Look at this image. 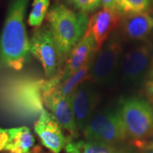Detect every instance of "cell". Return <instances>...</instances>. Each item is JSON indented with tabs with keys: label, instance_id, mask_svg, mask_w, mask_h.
Segmentation results:
<instances>
[{
	"label": "cell",
	"instance_id": "cell-3",
	"mask_svg": "<svg viewBox=\"0 0 153 153\" xmlns=\"http://www.w3.org/2000/svg\"><path fill=\"white\" fill-rule=\"evenodd\" d=\"M46 18L63 66L70 52L84 35L89 19L88 15L60 3L50 7Z\"/></svg>",
	"mask_w": 153,
	"mask_h": 153
},
{
	"label": "cell",
	"instance_id": "cell-25",
	"mask_svg": "<svg viewBox=\"0 0 153 153\" xmlns=\"http://www.w3.org/2000/svg\"><path fill=\"white\" fill-rule=\"evenodd\" d=\"M116 153H135L134 151H131L129 149H126V148H118L117 152Z\"/></svg>",
	"mask_w": 153,
	"mask_h": 153
},
{
	"label": "cell",
	"instance_id": "cell-9",
	"mask_svg": "<svg viewBox=\"0 0 153 153\" xmlns=\"http://www.w3.org/2000/svg\"><path fill=\"white\" fill-rule=\"evenodd\" d=\"M152 54V41L141 43L127 52L121 65L123 81L127 84H138L140 82L147 73Z\"/></svg>",
	"mask_w": 153,
	"mask_h": 153
},
{
	"label": "cell",
	"instance_id": "cell-12",
	"mask_svg": "<svg viewBox=\"0 0 153 153\" xmlns=\"http://www.w3.org/2000/svg\"><path fill=\"white\" fill-rule=\"evenodd\" d=\"M33 128L42 145L52 153H60L71 141L62 131V128L48 111H44L33 124Z\"/></svg>",
	"mask_w": 153,
	"mask_h": 153
},
{
	"label": "cell",
	"instance_id": "cell-14",
	"mask_svg": "<svg viewBox=\"0 0 153 153\" xmlns=\"http://www.w3.org/2000/svg\"><path fill=\"white\" fill-rule=\"evenodd\" d=\"M123 35L132 41H151L153 37V14L141 13L124 16L121 21Z\"/></svg>",
	"mask_w": 153,
	"mask_h": 153
},
{
	"label": "cell",
	"instance_id": "cell-10",
	"mask_svg": "<svg viewBox=\"0 0 153 153\" xmlns=\"http://www.w3.org/2000/svg\"><path fill=\"white\" fill-rule=\"evenodd\" d=\"M75 123L78 131H82L93 118L99 101L97 92L89 82H85L70 96Z\"/></svg>",
	"mask_w": 153,
	"mask_h": 153
},
{
	"label": "cell",
	"instance_id": "cell-6",
	"mask_svg": "<svg viewBox=\"0 0 153 153\" xmlns=\"http://www.w3.org/2000/svg\"><path fill=\"white\" fill-rule=\"evenodd\" d=\"M58 81L55 77L45 79L43 85V101L59 125L69 133L71 138H76L78 129L75 123L70 97L61 95L56 89Z\"/></svg>",
	"mask_w": 153,
	"mask_h": 153
},
{
	"label": "cell",
	"instance_id": "cell-17",
	"mask_svg": "<svg viewBox=\"0 0 153 153\" xmlns=\"http://www.w3.org/2000/svg\"><path fill=\"white\" fill-rule=\"evenodd\" d=\"M117 146L88 140L69 141L65 146L66 153H116Z\"/></svg>",
	"mask_w": 153,
	"mask_h": 153
},
{
	"label": "cell",
	"instance_id": "cell-1",
	"mask_svg": "<svg viewBox=\"0 0 153 153\" xmlns=\"http://www.w3.org/2000/svg\"><path fill=\"white\" fill-rule=\"evenodd\" d=\"M44 80L27 74H0V117L34 124L46 111L43 101Z\"/></svg>",
	"mask_w": 153,
	"mask_h": 153
},
{
	"label": "cell",
	"instance_id": "cell-24",
	"mask_svg": "<svg viewBox=\"0 0 153 153\" xmlns=\"http://www.w3.org/2000/svg\"><path fill=\"white\" fill-rule=\"evenodd\" d=\"M102 2V6L105 9H109V10H116V4H115V0H101Z\"/></svg>",
	"mask_w": 153,
	"mask_h": 153
},
{
	"label": "cell",
	"instance_id": "cell-20",
	"mask_svg": "<svg viewBox=\"0 0 153 153\" xmlns=\"http://www.w3.org/2000/svg\"><path fill=\"white\" fill-rule=\"evenodd\" d=\"M65 2L72 10L85 15L98 10L102 6L101 0H65Z\"/></svg>",
	"mask_w": 153,
	"mask_h": 153
},
{
	"label": "cell",
	"instance_id": "cell-21",
	"mask_svg": "<svg viewBox=\"0 0 153 153\" xmlns=\"http://www.w3.org/2000/svg\"><path fill=\"white\" fill-rule=\"evenodd\" d=\"M9 140V132L8 128H0V152L4 151L6 145Z\"/></svg>",
	"mask_w": 153,
	"mask_h": 153
},
{
	"label": "cell",
	"instance_id": "cell-18",
	"mask_svg": "<svg viewBox=\"0 0 153 153\" xmlns=\"http://www.w3.org/2000/svg\"><path fill=\"white\" fill-rule=\"evenodd\" d=\"M115 4L122 17L153 12V0H115Z\"/></svg>",
	"mask_w": 153,
	"mask_h": 153
},
{
	"label": "cell",
	"instance_id": "cell-23",
	"mask_svg": "<svg viewBox=\"0 0 153 153\" xmlns=\"http://www.w3.org/2000/svg\"><path fill=\"white\" fill-rule=\"evenodd\" d=\"M140 149V153H153V140L144 144Z\"/></svg>",
	"mask_w": 153,
	"mask_h": 153
},
{
	"label": "cell",
	"instance_id": "cell-11",
	"mask_svg": "<svg viewBox=\"0 0 153 153\" xmlns=\"http://www.w3.org/2000/svg\"><path fill=\"white\" fill-rule=\"evenodd\" d=\"M97 51V46L94 38L85 33L68 55L61 70L53 77H55L59 82L66 80L90 60H94Z\"/></svg>",
	"mask_w": 153,
	"mask_h": 153
},
{
	"label": "cell",
	"instance_id": "cell-13",
	"mask_svg": "<svg viewBox=\"0 0 153 153\" xmlns=\"http://www.w3.org/2000/svg\"><path fill=\"white\" fill-rule=\"evenodd\" d=\"M122 16L117 10L105 9L94 14L88 20L85 33L94 38L98 51L120 25Z\"/></svg>",
	"mask_w": 153,
	"mask_h": 153
},
{
	"label": "cell",
	"instance_id": "cell-15",
	"mask_svg": "<svg viewBox=\"0 0 153 153\" xmlns=\"http://www.w3.org/2000/svg\"><path fill=\"white\" fill-rule=\"evenodd\" d=\"M9 140L5 150L10 153H34L35 138L30 128L21 126L8 128Z\"/></svg>",
	"mask_w": 153,
	"mask_h": 153
},
{
	"label": "cell",
	"instance_id": "cell-4",
	"mask_svg": "<svg viewBox=\"0 0 153 153\" xmlns=\"http://www.w3.org/2000/svg\"><path fill=\"white\" fill-rule=\"evenodd\" d=\"M125 131L127 140L137 148L153 139V105L140 97H125L117 110Z\"/></svg>",
	"mask_w": 153,
	"mask_h": 153
},
{
	"label": "cell",
	"instance_id": "cell-5",
	"mask_svg": "<svg viewBox=\"0 0 153 153\" xmlns=\"http://www.w3.org/2000/svg\"><path fill=\"white\" fill-rule=\"evenodd\" d=\"M82 132L85 140L114 146L127 140L123 126L117 111L105 110L99 112L94 116Z\"/></svg>",
	"mask_w": 153,
	"mask_h": 153
},
{
	"label": "cell",
	"instance_id": "cell-2",
	"mask_svg": "<svg viewBox=\"0 0 153 153\" xmlns=\"http://www.w3.org/2000/svg\"><path fill=\"white\" fill-rule=\"evenodd\" d=\"M30 0H10L0 33V73L20 71L30 59L26 13Z\"/></svg>",
	"mask_w": 153,
	"mask_h": 153
},
{
	"label": "cell",
	"instance_id": "cell-16",
	"mask_svg": "<svg viewBox=\"0 0 153 153\" xmlns=\"http://www.w3.org/2000/svg\"><path fill=\"white\" fill-rule=\"evenodd\" d=\"M94 60H90L85 66H82L80 70L66 78V80L57 82L55 87L58 92L65 97H70L80 85L90 79V72Z\"/></svg>",
	"mask_w": 153,
	"mask_h": 153
},
{
	"label": "cell",
	"instance_id": "cell-26",
	"mask_svg": "<svg viewBox=\"0 0 153 153\" xmlns=\"http://www.w3.org/2000/svg\"><path fill=\"white\" fill-rule=\"evenodd\" d=\"M149 74V80H153V58L152 60V65L150 67V71H148Z\"/></svg>",
	"mask_w": 153,
	"mask_h": 153
},
{
	"label": "cell",
	"instance_id": "cell-19",
	"mask_svg": "<svg viewBox=\"0 0 153 153\" xmlns=\"http://www.w3.org/2000/svg\"><path fill=\"white\" fill-rule=\"evenodd\" d=\"M50 0H33L32 10L27 19L28 25L32 27H40L49 12Z\"/></svg>",
	"mask_w": 153,
	"mask_h": 153
},
{
	"label": "cell",
	"instance_id": "cell-7",
	"mask_svg": "<svg viewBox=\"0 0 153 153\" xmlns=\"http://www.w3.org/2000/svg\"><path fill=\"white\" fill-rule=\"evenodd\" d=\"M30 52L41 63L48 78L55 76L60 71L62 61L48 25L34 30L30 38Z\"/></svg>",
	"mask_w": 153,
	"mask_h": 153
},
{
	"label": "cell",
	"instance_id": "cell-22",
	"mask_svg": "<svg viewBox=\"0 0 153 153\" xmlns=\"http://www.w3.org/2000/svg\"><path fill=\"white\" fill-rule=\"evenodd\" d=\"M145 94L147 96L150 103L153 105V80H148L145 84Z\"/></svg>",
	"mask_w": 153,
	"mask_h": 153
},
{
	"label": "cell",
	"instance_id": "cell-8",
	"mask_svg": "<svg viewBox=\"0 0 153 153\" xmlns=\"http://www.w3.org/2000/svg\"><path fill=\"white\" fill-rule=\"evenodd\" d=\"M90 72V79L100 85L109 83L115 74L120 60L122 41L117 33H112L99 50Z\"/></svg>",
	"mask_w": 153,
	"mask_h": 153
}]
</instances>
